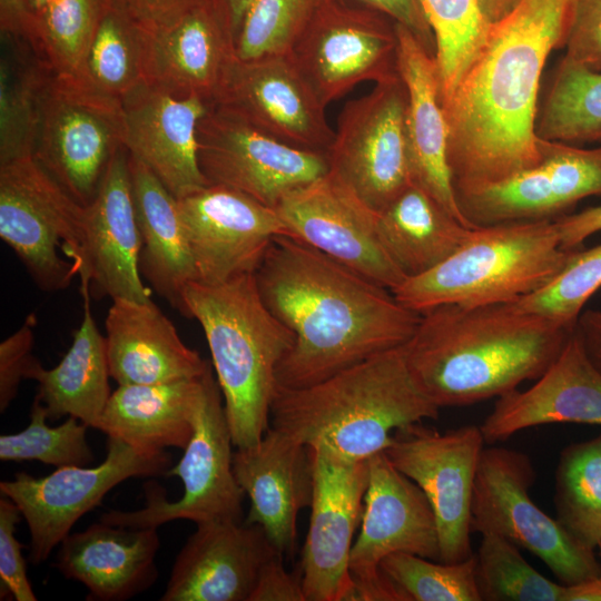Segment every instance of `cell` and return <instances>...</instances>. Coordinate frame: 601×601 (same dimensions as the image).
I'll list each match as a JSON object with an SVG mask.
<instances>
[{"instance_id": "obj_16", "label": "cell", "mask_w": 601, "mask_h": 601, "mask_svg": "<svg viewBox=\"0 0 601 601\" xmlns=\"http://www.w3.org/2000/svg\"><path fill=\"white\" fill-rule=\"evenodd\" d=\"M197 141L209 185L231 187L272 208L329 171L326 152L284 144L211 106L198 122Z\"/></svg>"}, {"instance_id": "obj_43", "label": "cell", "mask_w": 601, "mask_h": 601, "mask_svg": "<svg viewBox=\"0 0 601 601\" xmlns=\"http://www.w3.org/2000/svg\"><path fill=\"white\" fill-rule=\"evenodd\" d=\"M47 418L46 407L36 396L28 426L19 433L0 436V460H36L56 467L85 466L92 462L95 455L87 441L88 425L68 416L62 424L49 426Z\"/></svg>"}, {"instance_id": "obj_59", "label": "cell", "mask_w": 601, "mask_h": 601, "mask_svg": "<svg viewBox=\"0 0 601 601\" xmlns=\"http://www.w3.org/2000/svg\"><path fill=\"white\" fill-rule=\"evenodd\" d=\"M109 6L124 7L125 0H105ZM125 8V7H124Z\"/></svg>"}, {"instance_id": "obj_39", "label": "cell", "mask_w": 601, "mask_h": 601, "mask_svg": "<svg viewBox=\"0 0 601 601\" xmlns=\"http://www.w3.org/2000/svg\"><path fill=\"white\" fill-rule=\"evenodd\" d=\"M422 4L435 37L443 101L483 46L491 24L479 0H422Z\"/></svg>"}, {"instance_id": "obj_47", "label": "cell", "mask_w": 601, "mask_h": 601, "mask_svg": "<svg viewBox=\"0 0 601 601\" xmlns=\"http://www.w3.org/2000/svg\"><path fill=\"white\" fill-rule=\"evenodd\" d=\"M564 56L601 72V0H570Z\"/></svg>"}, {"instance_id": "obj_11", "label": "cell", "mask_w": 601, "mask_h": 601, "mask_svg": "<svg viewBox=\"0 0 601 601\" xmlns=\"http://www.w3.org/2000/svg\"><path fill=\"white\" fill-rule=\"evenodd\" d=\"M124 137L121 101L52 76L33 157L77 203L93 199Z\"/></svg>"}, {"instance_id": "obj_50", "label": "cell", "mask_w": 601, "mask_h": 601, "mask_svg": "<svg viewBox=\"0 0 601 601\" xmlns=\"http://www.w3.org/2000/svg\"><path fill=\"white\" fill-rule=\"evenodd\" d=\"M365 7L376 10L393 22L408 29L425 49L435 57L436 42L424 11L422 0H358Z\"/></svg>"}, {"instance_id": "obj_55", "label": "cell", "mask_w": 601, "mask_h": 601, "mask_svg": "<svg viewBox=\"0 0 601 601\" xmlns=\"http://www.w3.org/2000/svg\"><path fill=\"white\" fill-rule=\"evenodd\" d=\"M183 0H125L124 7L137 19H152L177 6Z\"/></svg>"}, {"instance_id": "obj_56", "label": "cell", "mask_w": 601, "mask_h": 601, "mask_svg": "<svg viewBox=\"0 0 601 601\" xmlns=\"http://www.w3.org/2000/svg\"><path fill=\"white\" fill-rule=\"evenodd\" d=\"M563 601H601V575L564 585Z\"/></svg>"}, {"instance_id": "obj_23", "label": "cell", "mask_w": 601, "mask_h": 601, "mask_svg": "<svg viewBox=\"0 0 601 601\" xmlns=\"http://www.w3.org/2000/svg\"><path fill=\"white\" fill-rule=\"evenodd\" d=\"M124 146L178 199L208 184L198 160L197 127L209 105L142 82L121 101Z\"/></svg>"}, {"instance_id": "obj_6", "label": "cell", "mask_w": 601, "mask_h": 601, "mask_svg": "<svg viewBox=\"0 0 601 601\" xmlns=\"http://www.w3.org/2000/svg\"><path fill=\"white\" fill-rule=\"evenodd\" d=\"M577 249L562 247L554 220L474 227L449 258L391 292L418 314L442 305L511 303L548 284Z\"/></svg>"}, {"instance_id": "obj_10", "label": "cell", "mask_w": 601, "mask_h": 601, "mask_svg": "<svg viewBox=\"0 0 601 601\" xmlns=\"http://www.w3.org/2000/svg\"><path fill=\"white\" fill-rule=\"evenodd\" d=\"M171 466L164 450H144L108 436L107 455L99 465L61 466L39 479L19 472L12 480L0 482V492L26 520L30 533L28 559L40 564L70 534L75 523L100 505L116 485L130 477L165 475Z\"/></svg>"}, {"instance_id": "obj_5", "label": "cell", "mask_w": 601, "mask_h": 601, "mask_svg": "<svg viewBox=\"0 0 601 601\" xmlns=\"http://www.w3.org/2000/svg\"><path fill=\"white\" fill-rule=\"evenodd\" d=\"M184 300L204 331L234 446L255 445L270 427L276 371L294 334L266 307L254 274L191 282Z\"/></svg>"}, {"instance_id": "obj_18", "label": "cell", "mask_w": 601, "mask_h": 601, "mask_svg": "<svg viewBox=\"0 0 601 601\" xmlns=\"http://www.w3.org/2000/svg\"><path fill=\"white\" fill-rule=\"evenodd\" d=\"M311 450L314 486L299 564L304 595L306 601H347L354 588L349 558L362 521L368 460L351 461L324 446Z\"/></svg>"}, {"instance_id": "obj_45", "label": "cell", "mask_w": 601, "mask_h": 601, "mask_svg": "<svg viewBox=\"0 0 601 601\" xmlns=\"http://www.w3.org/2000/svg\"><path fill=\"white\" fill-rule=\"evenodd\" d=\"M326 0H255L236 39L239 59L288 55Z\"/></svg>"}, {"instance_id": "obj_41", "label": "cell", "mask_w": 601, "mask_h": 601, "mask_svg": "<svg viewBox=\"0 0 601 601\" xmlns=\"http://www.w3.org/2000/svg\"><path fill=\"white\" fill-rule=\"evenodd\" d=\"M107 6L105 0H52L36 14L32 48L53 75L78 71Z\"/></svg>"}, {"instance_id": "obj_1", "label": "cell", "mask_w": 601, "mask_h": 601, "mask_svg": "<svg viewBox=\"0 0 601 601\" xmlns=\"http://www.w3.org/2000/svg\"><path fill=\"white\" fill-rule=\"evenodd\" d=\"M570 0H520L442 101L456 197L541 160L535 131L544 66L563 47Z\"/></svg>"}, {"instance_id": "obj_31", "label": "cell", "mask_w": 601, "mask_h": 601, "mask_svg": "<svg viewBox=\"0 0 601 601\" xmlns=\"http://www.w3.org/2000/svg\"><path fill=\"white\" fill-rule=\"evenodd\" d=\"M128 165L141 239L140 274L159 296L188 318L184 290L189 283L198 280V274L177 198L141 161L129 155Z\"/></svg>"}, {"instance_id": "obj_53", "label": "cell", "mask_w": 601, "mask_h": 601, "mask_svg": "<svg viewBox=\"0 0 601 601\" xmlns=\"http://www.w3.org/2000/svg\"><path fill=\"white\" fill-rule=\"evenodd\" d=\"M575 327L588 356L601 373V309H584Z\"/></svg>"}, {"instance_id": "obj_17", "label": "cell", "mask_w": 601, "mask_h": 601, "mask_svg": "<svg viewBox=\"0 0 601 601\" xmlns=\"http://www.w3.org/2000/svg\"><path fill=\"white\" fill-rule=\"evenodd\" d=\"M209 106L299 149L327 152L335 137L326 106L289 55L236 57Z\"/></svg>"}, {"instance_id": "obj_2", "label": "cell", "mask_w": 601, "mask_h": 601, "mask_svg": "<svg viewBox=\"0 0 601 601\" xmlns=\"http://www.w3.org/2000/svg\"><path fill=\"white\" fill-rule=\"evenodd\" d=\"M259 295L294 334L277 386L318 383L403 346L421 314L393 293L293 236L274 237L254 273Z\"/></svg>"}, {"instance_id": "obj_3", "label": "cell", "mask_w": 601, "mask_h": 601, "mask_svg": "<svg viewBox=\"0 0 601 601\" xmlns=\"http://www.w3.org/2000/svg\"><path fill=\"white\" fill-rule=\"evenodd\" d=\"M574 328L512 302L442 305L421 314L402 349L413 380L434 404L464 406L539 378Z\"/></svg>"}, {"instance_id": "obj_58", "label": "cell", "mask_w": 601, "mask_h": 601, "mask_svg": "<svg viewBox=\"0 0 601 601\" xmlns=\"http://www.w3.org/2000/svg\"><path fill=\"white\" fill-rule=\"evenodd\" d=\"M52 0H33L35 13L37 14L46 8Z\"/></svg>"}, {"instance_id": "obj_36", "label": "cell", "mask_w": 601, "mask_h": 601, "mask_svg": "<svg viewBox=\"0 0 601 601\" xmlns=\"http://www.w3.org/2000/svg\"><path fill=\"white\" fill-rule=\"evenodd\" d=\"M69 77L99 95L122 101L145 82L138 19L124 7L108 4L80 68Z\"/></svg>"}, {"instance_id": "obj_42", "label": "cell", "mask_w": 601, "mask_h": 601, "mask_svg": "<svg viewBox=\"0 0 601 601\" xmlns=\"http://www.w3.org/2000/svg\"><path fill=\"white\" fill-rule=\"evenodd\" d=\"M475 563V554L446 563L398 552L386 556L380 568L405 601H481Z\"/></svg>"}, {"instance_id": "obj_4", "label": "cell", "mask_w": 601, "mask_h": 601, "mask_svg": "<svg viewBox=\"0 0 601 601\" xmlns=\"http://www.w3.org/2000/svg\"><path fill=\"white\" fill-rule=\"evenodd\" d=\"M439 415L440 407L413 380L401 346L308 386H277L270 426L307 446L367 461L387 449L398 428Z\"/></svg>"}, {"instance_id": "obj_21", "label": "cell", "mask_w": 601, "mask_h": 601, "mask_svg": "<svg viewBox=\"0 0 601 601\" xmlns=\"http://www.w3.org/2000/svg\"><path fill=\"white\" fill-rule=\"evenodd\" d=\"M292 236L392 290L404 279L385 249L376 213L328 171L274 208Z\"/></svg>"}, {"instance_id": "obj_9", "label": "cell", "mask_w": 601, "mask_h": 601, "mask_svg": "<svg viewBox=\"0 0 601 601\" xmlns=\"http://www.w3.org/2000/svg\"><path fill=\"white\" fill-rule=\"evenodd\" d=\"M534 482L535 470L525 453L484 447L472 495V532L494 533L525 549L564 585L600 577L601 562L594 550L581 544L532 501L529 490Z\"/></svg>"}, {"instance_id": "obj_20", "label": "cell", "mask_w": 601, "mask_h": 601, "mask_svg": "<svg viewBox=\"0 0 601 601\" xmlns=\"http://www.w3.org/2000/svg\"><path fill=\"white\" fill-rule=\"evenodd\" d=\"M198 282L225 283L254 274L276 236H292L277 211L223 185L177 199Z\"/></svg>"}, {"instance_id": "obj_13", "label": "cell", "mask_w": 601, "mask_h": 601, "mask_svg": "<svg viewBox=\"0 0 601 601\" xmlns=\"http://www.w3.org/2000/svg\"><path fill=\"white\" fill-rule=\"evenodd\" d=\"M407 90L396 76L343 108L329 171L375 213L412 184L406 130Z\"/></svg>"}, {"instance_id": "obj_27", "label": "cell", "mask_w": 601, "mask_h": 601, "mask_svg": "<svg viewBox=\"0 0 601 601\" xmlns=\"http://www.w3.org/2000/svg\"><path fill=\"white\" fill-rule=\"evenodd\" d=\"M601 425V373L593 365L577 327L561 352L535 383L496 398L480 425L485 443L544 424Z\"/></svg>"}, {"instance_id": "obj_48", "label": "cell", "mask_w": 601, "mask_h": 601, "mask_svg": "<svg viewBox=\"0 0 601 601\" xmlns=\"http://www.w3.org/2000/svg\"><path fill=\"white\" fill-rule=\"evenodd\" d=\"M37 319L30 314L23 324L0 343V412L16 398L19 385L37 358L32 355Z\"/></svg>"}, {"instance_id": "obj_40", "label": "cell", "mask_w": 601, "mask_h": 601, "mask_svg": "<svg viewBox=\"0 0 601 601\" xmlns=\"http://www.w3.org/2000/svg\"><path fill=\"white\" fill-rule=\"evenodd\" d=\"M508 539L486 533L475 554V583L481 601H563L564 584L532 568Z\"/></svg>"}, {"instance_id": "obj_60", "label": "cell", "mask_w": 601, "mask_h": 601, "mask_svg": "<svg viewBox=\"0 0 601 601\" xmlns=\"http://www.w3.org/2000/svg\"><path fill=\"white\" fill-rule=\"evenodd\" d=\"M598 548H599V550H600V556H601V540H600V542H599V544H598Z\"/></svg>"}, {"instance_id": "obj_37", "label": "cell", "mask_w": 601, "mask_h": 601, "mask_svg": "<svg viewBox=\"0 0 601 601\" xmlns=\"http://www.w3.org/2000/svg\"><path fill=\"white\" fill-rule=\"evenodd\" d=\"M535 131L545 140L601 144V72L563 56L539 106Z\"/></svg>"}, {"instance_id": "obj_57", "label": "cell", "mask_w": 601, "mask_h": 601, "mask_svg": "<svg viewBox=\"0 0 601 601\" xmlns=\"http://www.w3.org/2000/svg\"><path fill=\"white\" fill-rule=\"evenodd\" d=\"M482 13L490 24L505 17L520 0H479Z\"/></svg>"}, {"instance_id": "obj_38", "label": "cell", "mask_w": 601, "mask_h": 601, "mask_svg": "<svg viewBox=\"0 0 601 601\" xmlns=\"http://www.w3.org/2000/svg\"><path fill=\"white\" fill-rule=\"evenodd\" d=\"M556 520L581 544L601 540V435L565 446L555 470Z\"/></svg>"}, {"instance_id": "obj_12", "label": "cell", "mask_w": 601, "mask_h": 601, "mask_svg": "<svg viewBox=\"0 0 601 601\" xmlns=\"http://www.w3.org/2000/svg\"><path fill=\"white\" fill-rule=\"evenodd\" d=\"M398 552L440 561L437 522L420 486L381 452L368 459L361 531L349 558L351 600L405 601L380 568Z\"/></svg>"}, {"instance_id": "obj_25", "label": "cell", "mask_w": 601, "mask_h": 601, "mask_svg": "<svg viewBox=\"0 0 601 601\" xmlns=\"http://www.w3.org/2000/svg\"><path fill=\"white\" fill-rule=\"evenodd\" d=\"M129 155L122 147L112 158L93 199L85 206V262L80 284L91 297L150 300L140 269V233L129 177Z\"/></svg>"}, {"instance_id": "obj_51", "label": "cell", "mask_w": 601, "mask_h": 601, "mask_svg": "<svg viewBox=\"0 0 601 601\" xmlns=\"http://www.w3.org/2000/svg\"><path fill=\"white\" fill-rule=\"evenodd\" d=\"M554 223L563 248H581L585 239L601 231V205L564 215Z\"/></svg>"}, {"instance_id": "obj_52", "label": "cell", "mask_w": 601, "mask_h": 601, "mask_svg": "<svg viewBox=\"0 0 601 601\" xmlns=\"http://www.w3.org/2000/svg\"><path fill=\"white\" fill-rule=\"evenodd\" d=\"M35 28L33 0H0L1 35L22 39L32 47Z\"/></svg>"}, {"instance_id": "obj_26", "label": "cell", "mask_w": 601, "mask_h": 601, "mask_svg": "<svg viewBox=\"0 0 601 601\" xmlns=\"http://www.w3.org/2000/svg\"><path fill=\"white\" fill-rule=\"evenodd\" d=\"M233 469L250 501L244 522L259 525L283 556H292L298 513L313 497L311 447L270 426L255 445L237 447Z\"/></svg>"}, {"instance_id": "obj_34", "label": "cell", "mask_w": 601, "mask_h": 601, "mask_svg": "<svg viewBox=\"0 0 601 601\" xmlns=\"http://www.w3.org/2000/svg\"><path fill=\"white\" fill-rule=\"evenodd\" d=\"M376 227L405 278L424 274L444 262L474 228L463 225L413 183L376 213Z\"/></svg>"}, {"instance_id": "obj_24", "label": "cell", "mask_w": 601, "mask_h": 601, "mask_svg": "<svg viewBox=\"0 0 601 601\" xmlns=\"http://www.w3.org/2000/svg\"><path fill=\"white\" fill-rule=\"evenodd\" d=\"M171 568L161 601H249L264 564L279 553L244 521L196 524Z\"/></svg>"}, {"instance_id": "obj_22", "label": "cell", "mask_w": 601, "mask_h": 601, "mask_svg": "<svg viewBox=\"0 0 601 601\" xmlns=\"http://www.w3.org/2000/svg\"><path fill=\"white\" fill-rule=\"evenodd\" d=\"M145 82L211 104L237 57L236 39L209 0H183L152 19H138Z\"/></svg>"}, {"instance_id": "obj_28", "label": "cell", "mask_w": 601, "mask_h": 601, "mask_svg": "<svg viewBox=\"0 0 601 601\" xmlns=\"http://www.w3.org/2000/svg\"><path fill=\"white\" fill-rule=\"evenodd\" d=\"M397 68L407 90L406 130L412 183L466 227L447 159L449 126L436 60L405 27L395 23Z\"/></svg>"}, {"instance_id": "obj_19", "label": "cell", "mask_w": 601, "mask_h": 601, "mask_svg": "<svg viewBox=\"0 0 601 601\" xmlns=\"http://www.w3.org/2000/svg\"><path fill=\"white\" fill-rule=\"evenodd\" d=\"M541 160L503 181L457 195L474 226L555 220L581 200L601 196V145L585 147L539 137Z\"/></svg>"}, {"instance_id": "obj_30", "label": "cell", "mask_w": 601, "mask_h": 601, "mask_svg": "<svg viewBox=\"0 0 601 601\" xmlns=\"http://www.w3.org/2000/svg\"><path fill=\"white\" fill-rule=\"evenodd\" d=\"M105 326L110 376L119 385L196 380L210 367L151 299H112Z\"/></svg>"}, {"instance_id": "obj_33", "label": "cell", "mask_w": 601, "mask_h": 601, "mask_svg": "<svg viewBox=\"0 0 601 601\" xmlns=\"http://www.w3.org/2000/svg\"><path fill=\"white\" fill-rule=\"evenodd\" d=\"M201 377L119 385L111 393L96 428L144 450H184L194 432Z\"/></svg>"}, {"instance_id": "obj_15", "label": "cell", "mask_w": 601, "mask_h": 601, "mask_svg": "<svg viewBox=\"0 0 601 601\" xmlns=\"http://www.w3.org/2000/svg\"><path fill=\"white\" fill-rule=\"evenodd\" d=\"M484 443L477 425L440 433L416 423L395 431L384 451L427 497L437 522L441 562H460L473 554L471 503Z\"/></svg>"}, {"instance_id": "obj_8", "label": "cell", "mask_w": 601, "mask_h": 601, "mask_svg": "<svg viewBox=\"0 0 601 601\" xmlns=\"http://www.w3.org/2000/svg\"><path fill=\"white\" fill-rule=\"evenodd\" d=\"M233 446L221 391L209 367L201 377L193 435L181 459L165 474L181 480L183 495L169 501L161 486L147 483L144 508L110 510L100 516V521L126 528L156 529L175 520H189L196 524L242 522L245 493L234 474Z\"/></svg>"}, {"instance_id": "obj_32", "label": "cell", "mask_w": 601, "mask_h": 601, "mask_svg": "<svg viewBox=\"0 0 601 601\" xmlns=\"http://www.w3.org/2000/svg\"><path fill=\"white\" fill-rule=\"evenodd\" d=\"M83 318L73 334L68 352L57 366L42 367L37 359L27 380L38 382L37 397L45 405L50 421L73 416L96 428L111 395L106 337L101 335L91 313L90 289L80 284Z\"/></svg>"}, {"instance_id": "obj_7", "label": "cell", "mask_w": 601, "mask_h": 601, "mask_svg": "<svg viewBox=\"0 0 601 601\" xmlns=\"http://www.w3.org/2000/svg\"><path fill=\"white\" fill-rule=\"evenodd\" d=\"M83 214L35 157L0 165V237L43 292L62 290L81 273Z\"/></svg>"}, {"instance_id": "obj_44", "label": "cell", "mask_w": 601, "mask_h": 601, "mask_svg": "<svg viewBox=\"0 0 601 601\" xmlns=\"http://www.w3.org/2000/svg\"><path fill=\"white\" fill-rule=\"evenodd\" d=\"M601 290V242L579 248L568 264L540 289L512 302L522 311L535 313L574 328L588 300Z\"/></svg>"}, {"instance_id": "obj_35", "label": "cell", "mask_w": 601, "mask_h": 601, "mask_svg": "<svg viewBox=\"0 0 601 601\" xmlns=\"http://www.w3.org/2000/svg\"><path fill=\"white\" fill-rule=\"evenodd\" d=\"M0 165L33 157L53 72L27 41L1 35Z\"/></svg>"}, {"instance_id": "obj_29", "label": "cell", "mask_w": 601, "mask_h": 601, "mask_svg": "<svg viewBox=\"0 0 601 601\" xmlns=\"http://www.w3.org/2000/svg\"><path fill=\"white\" fill-rule=\"evenodd\" d=\"M156 528H126L105 522L68 534L53 565L82 583L88 600L124 601L149 589L158 578Z\"/></svg>"}, {"instance_id": "obj_54", "label": "cell", "mask_w": 601, "mask_h": 601, "mask_svg": "<svg viewBox=\"0 0 601 601\" xmlns=\"http://www.w3.org/2000/svg\"><path fill=\"white\" fill-rule=\"evenodd\" d=\"M237 39L243 21L255 0H209Z\"/></svg>"}, {"instance_id": "obj_49", "label": "cell", "mask_w": 601, "mask_h": 601, "mask_svg": "<svg viewBox=\"0 0 601 601\" xmlns=\"http://www.w3.org/2000/svg\"><path fill=\"white\" fill-rule=\"evenodd\" d=\"M249 601H306L299 568L287 571L284 556L274 554L264 564Z\"/></svg>"}, {"instance_id": "obj_14", "label": "cell", "mask_w": 601, "mask_h": 601, "mask_svg": "<svg viewBox=\"0 0 601 601\" xmlns=\"http://www.w3.org/2000/svg\"><path fill=\"white\" fill-rule=\"evenodd\" d=\"M387 18L343 0L319 7L288 55L325 106L359 82L400 75L395 22Z\"/></svg>"}, {"instance_id": "obj_46", "label": "cell", "mask_w": 601, "mask_h": 601, "mask_svg": "<svg viewBox=\"0 0 601 601\" xmlns=\"http://www.w3.org/2000/svg\"><path fill=\"white\" fill-rule=\"evenodd\" d=\"M18 506L7 496L0 499V591L1 600L36 601L27 577L22 544L16 538L21 520Z\"/></svg>"}]
</instances>
